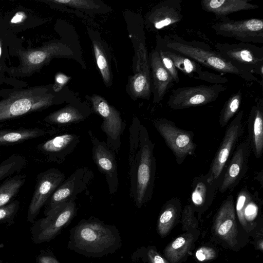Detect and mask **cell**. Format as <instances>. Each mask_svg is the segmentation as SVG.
I'll use <instances>...</instances> for the list:
<instances>
[{
  "label": "cell",
  "instance_id": "cell-31",
  "mask_svg": "<svg viewBox=\"0 0 263 263\" xmlns=\"http://www.w3.org/2000/svg\"><path fill=\"white\" fill-rule=\"evenodd\" d=\"M242 99V92L238 90L234 92L225 102L219 115V123L221 127L227 125L230 119L238 111Z\"/></svg>",
  "mask_w": 263,
  "mask_h": 263
},
{
  "label": "cell",
  "instance_id": "cell-10",
  "mask_svg": "<svg viewBox=\"0 0 263 263\" xmlns=\"http://www.w3.org/2000/svg\"><path fill=\"white\" fill-rule=\"evenodd\" d=\"M93 177V171L88 167L77 169L63 181L47 201L45 215L64 202L75 201L78 195L88 187Z\"/></svg>",
  "mask_w": 263,
  "mask_h": 263
},
{
  "label": "cell",
  "instance_id": "cell-1",
  "mask_svg": "<svg viewBox=\"0 0 263 263\" xmlns=\"http://www.w3.org/2000/svg\"><path fill=\"white\" fill-rule=\"evenodd\" d=\"M129 192L136 206L141 208L152 198L156 171L155 144L137 117L129 128Z\"/></svg>",
  "mask_w": 263,
  "mask_h": 263
},
{
  "label": "cell",
  "instance_id": "cell-7",
  "mask_svg": "<svg viewBox=\"0 0 263 263\" xmlns=\"http://www.w3.org/2000/svg\"><path fill=\"white\" fill-rule=\"evenodd\" d=\"M216 50L224 59L263 78V48L254 44L217 43Z\"/></svg>",
  "mask_w": 263,
  "mask_h": 263
},
{
  "label": "cell",
  "instance_id": "cell-18",
  "mask_svg": "<svg viewBox=\"0 0 263 263\" xmlns=\"http://www.w3.org/2000/svg\"><path fill=\"white\" fill-rule=\"evenodd\" d=\"M172 60L175 66L190 78L213 84H224L228 82L227 78L220 74L204 70L202 66L195 61L165 47L156 44Z\"/></svg>",
  "mask_w": 263,
  "mask_h": 263
},
{
  "label": "cell",
  "instance_id": "cell-36",
  "mask_svg": "<svg viewBox=\"0 0 263 263\" xmlns=\"http://www.w3.org/2000/svg\"><path fill=\"white\" fill-rule=\"evenodd\" d=\"M51 54H49L44 51H35L29 55L28 60L32 64H38L44 62L48 56Z\"/></svg>",
  "mask_w": 263,
  "mask_h": 263
},
{
  "label": "cell",
  "instance_id": "cell-2",
  "mask_svg": "<svg viewBox=\"0 0 263 263\" xmlns=\"http://www.w3.org/2000/svg\"><path fill=\"white\" fill-rule=\"evenodd\" d=\"M122 246L116 226L91 217L81 220L69 231L67 248L86 257L101 258L111 254Z\"/></svg>",
  "mask_w": 263,
  "mask_h": 263
},
{
  "label": "cell",
  "instance_id": "cell-13",
  "mask_svg": "<svg viewBox=\"0 0 263 263\" xmlns=\"http://www.w3.org/2000/svg\"><path fill=\"white\" fill-rule=\"evenodd\" d=\"M77 212L74 200L64 202L57 206L40 220L37 239L43 242L53 239L70 223Z\"/></svg>",
  "mask_w": 263,
  "mask_h": 263
},
{
  "label": "cell",
  "instance_id": "cell-4",
  "mask_svg": "<svg viewBox=\"0 0 263 263\" xmlns=\"http://www.w3.org/2000/svg\"><path fill=\"white\" fill-rule=\"evenodd\" d=\"M144 22L136 27V32L129 36L133 44V75L129 77L127 91L133 100H149L152 94V84L149 55L145 42Z\"/></svg>",
  "mask_w": 263,
  "mask_h": 263
},
{
  "label": "cell",
  "instance_id": "cell-28",
  "mask_svg": "<svg viewBox=\"0 0 263 263\" xmlns=\"http://www.w3.org/2000/svg\"><path fill=\"white\" fill-rule=\"evenodd\" d=\"M181 203L178 199L174 198L168 200L164 205L158 221V230L160 235H165L176 218Z\"/></svg>",
  "mask_w": 263,
  "mask_h": 263
},
{
  "label": "cell",
  "instance_id": "cell-35",
  "mask_svg": "<svg viewBox=\"0 0 263 263\" xmlns=\"http://www.w3.org/2000/svg\"><path fill=\"white\" fill-rule=\"evenodd\" d=\"M20 200H14L0 207V221L6 220L13 216L20 206Z\"/></svg>",
  "mask_w": 263,
  "mask_h": 263
},
{
  "label": "cell",
  "instance_id": "cell-14",
  "mask_svg": "<svg viewBox=\"0 0 263 263\" xmlns=\"http://www.w3.org/2000/svg\"><path fill=\"white\" fill-rule=\"evenodd\" d=\"M65 178V174L57 168H49L37 175L34 192L28 207V220H33L37 215Z\"/></svg>",
  "mask_w": 263,
  "mask_h": 263
},
{
  "label": "cell",
  "instance_id": "cell-16",
  "mask_svg": "<svg viewBox=\"0 0 263 263\" xmlns=\"http://www.w3.org/2000/svg\"><path fill=\"white\" fill-rule=\"evenodd\" d=\"M250 151L251 145L249 138L237 146L218 184L220 193H224L233 190L245 176L248 170Z\"/></svg>",
  "mask_w": 263,
  "mask_h": 263
},
{
  "label": "cell",
  "instance_id": "cell-37",
  "mask_svg": "<svg viewBox=\"0 0 263 263\" xmlns=\"http://www.w3.org/2000/svg\"><path fill=\"white\" fill-rule=\"evenodd\" d=\"M146 257L150 263H167L153 248L149 247L146 250Z\"/></svg>",
  "mask_w": 263,
  "mask_h": 263
},
{
  "label": "cell",
  "instance_id": "cell-34",
  "mask_svg": "<svg viewBox=\"0 0 263 263\" xmlns=\"http://www.w3.org/2000/svg\"><path fill=\"white\" fill-rule=\"evenodd\" d=\"M159 54L161 63L172 77L174 82L178 83L179 82V77L177 69L175 66L172 60L161 49L155 47Z\"/></svg>",
  "mask_w": 263,
  "mask_h": 263
},
{
  "label": "cell",
  "instance_id": "cell-39",
  "mask_svg": "<svg viewBox=\"0 0 263 263\" xmlns=\"http://www.w3.org/2000/svg\"><path fill=\"white\" fill-rule=\"evenodd\" d=\"M214 255L213 250L206 248H200L196 253L197 258L201 261L213 258Z\"/></svg>",
  "mask_w": 263,
  "mask_h": 263
},
{
  "label": "cell",
  "instance_id": "cell-27",
  "mask_svg": "<svg viewBox=\"0 0 263 263\" xmlns=\"http://www.w3.org/2000/svg\"><path fill=\"white\" fill-rule=\"evenodd\" d=\"M255 195H252L246 187L238 193L236 201V210L241 222L245 217L253 218L256 215L258 208L255 203Z\"/></svg>",
  "mask_w": 263,
  "mask_h": 263
},
{
  "label": "cell",
  "instance_id": "cell-5",
  "mask_svg": "<svg viewBox=\"0 0 263 263\" xmlns=\"http://www.w3.org/2000/svg\"><path fill=\"white\" fill-rule=\"evenodd\" d=\"M227 89L222 84L179 87L172 91L167 105L173 110L204 105L216 100Z\"/></svg>",
  "mask_w": 263,
  "mask_h": 263
},
{
  "label": "cell",
  "instance_id": "cell-11",
  "mask_svg": "<svg viewBox=\"0 0 263 263\" xmlns=\"http://www.w3.org/2000/svg\"><path fill=\"white\" fill-rule=\"evenodd\" d=\"M243 110L238 111L229 123L224 137L211 163L207 174L210 180L218 181L232 153L243 133Z\"/></svg>",
  "mask_w": 263,
  "mask_h": 263
},
{
  "label": "cell",
  "instance_id": "cell-12",
  "mask_svg": "<svg viewBox=\"0 0 263 263\" xmlns=\"http://www.w3.org/2000/svg\"><path fill=\"white\" fill-rule=\"evenodd\" d=\"M88 134L92 144V159L100 172L105 176L109 194H114L119 184L116 153L106 142L96 137L91 130H89Z\"/></svg>",
  "mask_w": 263,
  "mask_h": 263
},
{
  "label": "cell",
  "instance_id": "cell-32",
  "mask_svg": "<svg viewBox=\"0 0 263 263\" xmlns=\"http://www.w3.org/2000/svg\"><path fill=\"white\" fill-rule=\"evenodd\" d=\"M190 243L189 238L179 237L166 250V255L172 262L177 261L185 254Z\"/></svg>",
  "mask_w": 263,
  "mask_h": 263
},
{
  "label": "cell",
  "instance_id": "cell-25",
  "mask_svg": "<svg viewBox=\"0 0 263 263\" xmlns=\"http://www.w3.org/2000/svg\"><path fill=\"white\" fill-rule=\"evenodd\" d=\"M52 133L40 127L0 128V146L19 144Z\"/></svg>",
  "mask_w": 263,
  "mask_h": 263
},
{
  "label": "cell",
  "instance_id": "cell-42",
  "mask_svg": "<svg viewBox=\"0 0 263 263\" xmlns=\"http://www.w3.org/2000/svg\"><path fill=\"white\" fill-rule=\"evenodd\" d=\"M1 55V45H0V56Z\"/></svg>",
  "mask_w": 263,
  "mask_h": 263
},
{
  "label": "cell",
  "instance_id": "cell-26",
  "mask_svg": "<svg viewBox=\"0 0 263 263\" xmlns=\"http://www.w3.org/2000/svg\"><path fill=\"white\" fill-rule=\"evenodd\" d=\"M218 234L226 236L235 228V216L233 196L229 195L221 204L215 220Z\"/></svg>",
  "mask_w": 263,
  "mask_h": 263
},
{
  "label": "cell",
  "instance_id": "cell-29",
  "mask_svg": "<svg viewBox=\"0 0 263 263\" xmlns=\"http://www.w3.org/2000/svg\"><path fill=\"white\" fill-rule=\"evenodd\" d=\"M26 180V175L20 173L5 179L0 185V207L8 203L16 196Z\"/></svg>",
  "mask_w": 263,
  "mask_h": 263
},
{
  "label": "cell",
  "instance_id": "cell-6",
  "mask_svg": "<svg viewBox=\"0 0 263 263\" xmlns=\"http://www.w3.org/2000/svg\"><path fill=\"white\" fill-rule=\"evenodd\" d=\"M153 124L181 165L188 156L195 155L197 145L194 133L178 127L172 121L164 118L155 119Z\"/></svg>",
  "mask_w": 263,
  "mask_h": 263
},
{
  "label": "cell",
  "instance_id": "cell-38",
  "mask_svg": "<svg viewBox=\"0 0 263 263\" xmlns=\"http://www.w3.org/2000/svg\"><path fill=\"white\" fill-rule=\"evenodd\" d=\"M70 79V77L66 76L65 74L62 73L57 74L55 78V84L54 86V91H59L61 90Z\"/></svg>",
  "mask_w": 263,
  "mask_h": 263
},
{
  "label": "cell",
  "instance_id": "cell-21",
  "mask_svg": "<svg viewBox=\"0 0 263 263\" xmlns=\"http://www.w3.org/2000/svg\"><path fill=\"white\" fill-rule=\"evenodd\" d=\"M248 129L251 148L255 157L259 159L263 152V100L259 99L251 107Z\"/></svg>",
  "mask_w": 263,
  "mask_h": 263
},
{
  "label": "cell",
  "instance_id": "cell-41",
  "mask_svg": "<svg viewBox=\"0 0 263 263\" xmlns=\"http://www.w3.org/2000/svg\"><path fill=\"white\" fill-rule=\"evenodd\" d=\"M23 15L21 13H17L12 18L11 22L12 23H17L22 21L23 18Z\"/></svg>",
  "mask_w": 263,
  "mask_h": 263
},
{
  "label": "cell",
  "instance_id": "cell-8",
  "mask_svg": "<svg viewBox=\"0 0 263 263\" xmlns=\"http://www.w3.org/2000/svg\"><path fill=\"white\" fill-rule=\"evenodd\" d=\"M211 28L218 35L240 42L263 44V20L261 18L234 20L225 17L212 24Z\"/></svg>",
  "mask_w": 263,
  "mask_h": 263
},
{
  "label": "cell",
  "instance_id": "cell-30",
  "mask_svg": "<svg viewBox=\"0 0 263 263\" xmlns=\"http://www.w3.org/2000/svg\"><path fill=\"white\" fill-rule=\"evenodd\" d=\"M27 164L26 159L18 154H12L0 163V181L19 174Z\"/></svg>",
  "mask_w": 263,
  "mask_h": 263
},
{
  "label": "cell",
  "instance_id": "cell-9",
  "mask_svg": "<svg viewBox=\"0 0 263 263\" xmlns=\"http://www.w3.org/2000/svg\"><path fill=\"white\" fill-rule=\"evenodd\" d=\"M87 98L91 103L93 111L103 119L101 128L107 136L106 143L117 153L121 146V136L126 126L120 112L100 95L93 94Z\"/></svg>",
  "mask_w": 263,
  "mask_h": 263
},
{
  "label": "cell",
  "instance_id": "cell-19",
  "mask_svg": "<svg viewBox=\"0 0 263 263\" xmlns=\"http://www.w3.org/2000/svg\"><path fill=\"white\" fill-rule=\"evenodd\" d=\"M148 55L153 102L157 104L162 101L167 91L174 85V81L163 66L158 51L154 49Z\"/></svg>",
  "mask_w": 263,
  "mask_h": 263
},
{
  "label": "cell",
  "instance_id": "cell-40",
  "mask_svg": "<svg viewBox=\"0 0 263 263\" xmlns=\"http://www.w3.org/2000/svg\"><path fill=\"white\" fill-rule=\"evenodd\" d=\"M39 262L60 263L54 256L50 254H45L41 256L39 258Z\"/></svg>",
  "mask_w": 263,
  "mask_h": 263
},
{
  "label": "cell",
  "instance_id": "cell-33",
  "mask_svg": "<svg viewBox=\"0 0 263 263\" xmlns=\"http://www.w3.org/2000/svg\"><path fill=\"white\" fill-rule=\"evenodd\" d=\"M53 2L59 4L69 6L81 10H88L89 12H97L102 6L98 1L93 0H54Z\"/></svg>",
  "mask_w": 263,
  "mask_h": 263
},
{
  "label": "cell",
  "instance_id": "cell-17",
  "mask_svg": "<svg viewBox=\"0 0 263 263\" xmlns=\"http://www.w3.org/2000/svg\"><path fill=\"white\" fill-rule=\"evenodd\" d=\"M80 142V137L78 135L64 134L40 143L36 145V149L46 161L62 163Z\"/></svg>",
  "mask_w": 263,
  "mask_h": 263
},
{
  "label": "cell",
  "instance_id": "cell-3",
  "mask_svg": "<svg viewBox=\"0 0 263 263\" xmlns=\"http://www.w3.org/2000/svg\"><path fill=\"white\" fill-rule=\"evenodd\" d=\"M156 44L183 55L212 70L237 76L248 82H255L262 86V80L239 66L224 59L216 50L203 42L187 41L176 34L156 36Z\"/></svg>",
  "mask_w": 263,
  "mask_h": 263
},
{
  "label": "cell",
  "instance_id": "cell-24",
  "mask_svg": "<svg viewBox=\"0 0 263 263\" xmlns=\"http://www.w3.org/2000/svg\"><path fill=\"white\" fill-rule=\"evenodd\" d=\"M88 31L92 42L97 65L103 82L106 87H110L112 79L108 48L96 31L91 29H88Z\"/></svg>",
  "mask_w": 263,
  "mask_h": 263
},
{
  "label": "cell",
  "instance_id": "cell-15",
  "mask_svg": "<svg viewBox=\"0 0 263 263\" xmlns=\"http://www.w3.org/2000/svg\"><path fill=\"white\" fill-rule=\"evenodd\" d=\"M182 18V1L164 0L147 12L144 24L147 30L157 32L177 24Z\"/></svg>",
  "mask_w": 263,
  "mask_h": 263
},
{
  "label": "cell",
  "instance_id": "cell-22",
  "mask_svg": "<svg viewBox=\"0 0 263 263\" xmlns=\"http://www.w3.org/2000/svg\"><path fill=\"white\" fill-rule=\"evenodd\" d=\"M218 184V181L210 180L207 174L195 177L192 182L190 195L191 207L201 209L211 204Z\"/></svg>",
  "mask_w": 263,
  "mask_h": 263
},
{
  "label": "cell",
  "instance_id": "cell-43",
  "mask_svg": "<svg viewBox=\"0 0 263 263\" xmlns=\"http://www.w3.org/2000/svg\"><path fill=\"white\" fill-rule=\"evenodd\" d=\"M0 155H1V151H0Z\"/></svg>",
  "mask_w": 263,
  "mask_h": 263
},
{
  "label": "cell",
  "instance_id": "cell-23",
  "mask_svg": "<svg viewBox=\"0 0 263 263\" xmlns=\"http://www.w3.org/2000/svg\"><path fill=\"white\" fill-rule=\"evenodd\" d=\"M201 8L213 13L219 18L227 17L230 14L244 10H255L259 6L248 0H203Z\"/></svg>",
  "mask_w": 263,
  "mask_h": 263
},
{
  "label": "cell",
  "instance_id": "cell-20",
  "mask_svg": "<svg viewBox=\"0 0 263 263\" xmlns=\"http://www.w3.org/2000/svg\"><path fill=\"white\" fill-rule=\"evenodd\" d=\"M87 103L72 100L64 107L50 114L44 121L50 125L63 126L84 121L91 113Z\"/></svg>",
  "mask_w": 263,
  "mask_h": 263
}]
</instances>
